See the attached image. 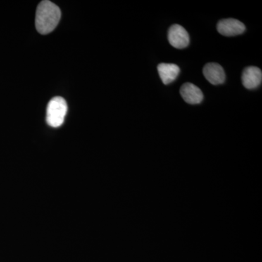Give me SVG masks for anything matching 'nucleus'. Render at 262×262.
<instances>
[{"mask_svg":"<svg viewBox=\"0 0 262 262\" xmlns=\"http://www.w3.org/2000/svg\"><path fill=\"white\" fill-rule=\"evenodd\" d=\"M61 17V10L56 4L48 0L41 2L36 12V29L39 34H49L56 28Z\"/></svg>","mask_w":262,"mask_h":262,"instance_id":"f257e3e1","label":"nucleus"},{"mask_svg":"<svg viewBox=\"0 0 262 262\" xmlns=\"http://www.w3.org/2000/svg\"><path fill=\"white\" fill-rule=\"evenodd\" d=\"M67 101L62 97H55L48 103L47 113H46V121L50 126L58 127L61 126L67 115Z\"/></svg>","mask_w":262,"mask_h":262,"instance_id":"f03ea898","label":"nucleus"},{"mask_svg":"<svg viewBox=\"0 0 262 262\" xmlns=\"http://www.w3.org/2000/svg\"><path fill=\"white\" fill-rule=\"evenodd\" d=\"M168 42L170 46L177 49H184L189 44V35L184 27L178 24H174L169 29Z\"/></svg>","mask_w":262,"mask_h":262,"instance_id":"7ed1b4c3","label":"nucleus"},{"mask_svg":"<svg viewBox=\"0 0 262 262\" xmlns=\"http://www.w3.org/2000/svg\"><path fill=\"white\" fill-rule=\"evenodd\" d=\"M217 31L225 37H233L243 34L246 26L242 22L234 18L222 19L217 24Z\"/></svg>","mask_w":262,"mask_h":262,"instance_id":"20e7f679","label":"nucleus"},{"mask_svg":"<svg viewBox=\"0 0 262 262\" xmlns=\"http://www.w3.org/2000/svg\"><path fill=\"white\" fill-rule=\"evenodd\" d=\"M203 75L210 83L218 85L225 82L226 76L223 67L217 63H208L203 68Z\"/></svg>","mask_w":262,"mask_h":262,"instance_id":"39448f33","label":"nucleus"},{"mask_svg":"<svg viewBox=\"0 0 262 262\" xmlns=\"http://www.w3.org/2000/svg\"><path fill=\"white\" fill-rule=\"evenodd\" d=\"M262 72L256 67H246L242 74V82L246 89H256L261 83Z\"/></svg>","mask_w":262,"mask_h":262,"instance_id":"423d86ee","label":"nucleus"},{"mask_svg":"<svg viewBox=\"0 0 262 262\" xmlns=\"http://www.w3.org/2000/svg\"><path fill=\"white\" fill-rule=\"evenodd\" d=\"M180 94L185 102L189 104H199L203 100V94L201 90L192 83L183 84L180 89Z\"/></svg>","mask_w":262,"mask_h":262,"instance_id":"0eeeda50","label":"nucleus"},{"mask_svg":"<svg viewBox=\"0 0 262 262\" xmlns=\"http://www.w3.org/2000/svg\"><path fill=\"white\" fill-rule=\"evenodd\" d=\"M158 73L164 84H168L173 82L178 77L180 73L179 66L174 63H160L158 66Z\"/></svg>","mask_w":262,"mask_h":262,"instance_id":"6e6552de","label":"nucleus"}]
</instances>
